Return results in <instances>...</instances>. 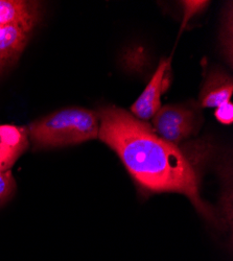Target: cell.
<instances>
[{"mask_svg": "<svg viewBox=\"0 0 233 261\" xmlns=\"http://www.w3.org/2000/svg\"><path fill=\"white\" fill-rule=\"evenodd\" d=\"M41 17V3L0 0V74L20 58Z\"/></svg>", "mask_w": 233, "mask_h": 261, "instance_id": "3", "label": "cell"}, {"mask_svg": "<svg viewBox=\"0 0 233 261\" xmlns=\"http://www.w3.org/2000/svg\"><path fill=\"white\" fill-rule=\"evenodd\" d=\"M16 182L11 169L0 170V207L12 199L16 191Z\"/></svg>", "mask_w": 233, "mask_h": 261, "instance_id": "9", "label": "cell"}, {"mask_svg": "<svg viewBox=\"0 0 233 261\" xmlns=\"http://www.w3.org/2000/svg\"><path fill=\"white\" fill-rule=\"evenodd\" d=\"M215 116L223 124H231L233 122V103L231 100L226 101L216 108Z\"/></svg>", "mask_w": 233, "mask_h": 261, "instance_id": "11", "label": "cell"}, {"mask_svg": "<svg viewBox=\"0 0 233 261\" xmlns=\"http://www.w3.org/2000/svg\"><path fill=\"white\" fill-rule=\"evenodd\" d=\"M27 129L36 148L73 145L98 137L99 117L88 109L66 108L32 122Z\"/></svg>", "mask_w": 233, "mask_h": 261, "instance_id": "2", "label": "cell"}, {"mask_svg": "<svg viewBox=\"0 0 233 261\" xmlns=\"http://www.w3.org/2000/svg\"><path fill=\"white\" fill-rule=\"evenodd\" d=\"M171 58L159 63L151 81L146 85L143 92L131 107V114L146 122L151 120L158 112L161 106V95L166 88V73L171 67Z\"/></svg>", "mask_w": 233, "mask_h": 261, "instance_id": "5", "label": "cell"}, {"mask_svg": "<svg viewBox=\"0 0 233 261\" xmlns=\"http://www.w3.org/2000/svg\"><path fill=\"white\" fill-rule=\"evenodd\" d=\"M209 4V2H205V0H185V2H181V5L183 7L181 32L184 31L190 19L203 12Z\"/></svg>", "mask_w": 233, "mask_h": 261, "instance_id": "10", "label": "cell"}, {"mask_svg": "<svg viewBox=\"0 0 233 261\" xmlns=\"http://www.w3.org/2000/svg\"><path fill=\"white\" fill-rule=\"evenodd\" d=\"M28 146L29 135L25 127L0 124V170L11 169Z\"/></svg>", "mask_w": 233, "mask_h": 261, "instance_id": "6", "label": "cell"}, {"mask_svg": "<svg viewBox=\"0 0 233 261\" xmlns=\"http://www.w3.org/2000/svg\"><path fill=\"white\" fill-rule=\"evenodd\" d=\"M97 114L98 138L115 151L141 187L184 194L208 222L218 223L214 209L201 198L195 167L177 145L161 139L149 123L121 108L106 106Z\"/></svg>", "mask_w": 233, "mask_h": 261, "instance_id": "1", "label": "cell"}, {"mask_svg": "<svg viewBox=\"0 0 233 261\" xmlns=\"http://www.w3.org/2000/svg\"><path fill=\"white\" fill-rule=\"evenodd\" d=\"M221 45L227 62L232 65V5L229 3V10L225 11L221 25Z\"/></svg>", "mask_w": 233, "mask_h": 261, "instance_id": "8", "label": "cell"}, {"mask_svg": "<svg viewBox=\"0 0 233 261\" xmlns=\"http://www.w3.org/2000/svg\"><path fill=\"white\" fill-rule=\"evenodd\" d=\"M233 93L232 79L223 71L209 73L200 94V105L203 108H217L229 101Z\"/></svg>", "mask_w": 233, "mask_h": 261, "instance_id": "7", "label": "cell"}, {"mask_svg": "<svg viewBox=\"0 0 233 261\" xmlns=\"http://www.w3.org/2000/svg\"><path fill=\"white\" fill-rule=\"evenodd\" d=\"M152 128L161 139L179 144L197 130L195 112L181 105L161 107L152 118Z\"/></svg>", "mask_w": 233, "mask_h": 261, "instance_id": "4", "label": "cell"}]
</instances>
